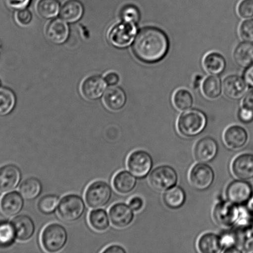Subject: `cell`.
Masks as SVG:
<instances>
[{"label": "cell", "mask_w": 253, "mask_h": 253, "mask_svg": "<svg viewBox=\"0 0 253 253\" xmlns=\"http://www.w3.org/2000/svg\"><path fill=\"white\" fill-rule=\"evenodd\" d=\"M136 32V24L123 22L111 30L109 33V40L114 46L125 48L132 43Z\"/></svg>", "instance_id": "cell-9"}, {"label": "cell", "mask_w": 253, "mask_h": 253, "mask_svg": "<svg viewBox=\"0 0 253 253\" xmlns=\"http://www.w3.org/2000/svg\"><path fill=\"white\" fill-rule=\"evenodd\" d=\"M41 181L36 178L31 177L24 180L20 186L19 191L25 199L32 200L38 197L42 192Z\"/></svg>", "instance_id": "cell-31"}, {"label": "cell", "mask_w": 253, "mask_h": 253, "mask_svg": "<svg viewBox=\"0 0 253 253\" xmlns=\"http://www.w3.org/2000/svg\"><path fill=\"white\" fill-rule=\"evenodd\" d=\"M217 152V143L214 139L210 137L201 139L195 146V158L200 163L210 162L214 160Z\"/></svg>", "instance_id": "cell-16"}, {"label": "cell", "mask_w": 253, "mask_h": 253, "mask_svg": "<svg viewBox=\"0 0 253 253\" xmlns=\"http://www.w3.org/2000/svg\"><path fill=\"white\" fill-rule=\"evenodd\" d=\"M244 80L248 85L253 88V65L247 68L244 73Z\"/></svg>", "instance_id": "cell-45"}, {"label": "cell", "mask_w": 253, "mask_h": 253, "mask_svg": "<svg viewBox=\"0 0 253 253\" xmlns=\"http://www.w3.org/2000/svg\"><path fill=\"white\" fill-rule=\"evenodd\" d=\"M89 222L91 227L96 231L105 232L110 227V217H108L106 211L99 208L90 212Z\"/></svg>", "instance_id": "cell-30"}, {"label": "cell", "mask_w": 253, "mask_h": 253, "mask_svg": "<svg viewBox=\"0 0 253 253\" xmlns=\"http://www.w3.org/2000/svg\"><path fill=\"white\" fill-rule=\"evenodd\" d=\"M37 11L46 19L57 16L59 10V4L57 0H41L37 6Z\"/></svg>", "instance_id": "cell-34"}, {"label": "cell", "mask_w": 253, "mask_h": 253, "mask_svg": "<svg viewBox=\"0 0 253 253\" xmlns=\"http://www.w3.org/2000/svg\"><path fill=\"white\" fill-rule=\"evenodd\" d=\"M137 180L135 175L126 170L116 173L113 180L114 189L120 194L126 195L133 192L136 186Z\"/></svg>", "instance_id": "cell-23"}, {"label": "cell", "mask_w": 253, "mask_h": 253, "mask_svg": "<svg viewBox=\"0 0 253 253\" xmlns=\"http://www.w3.org/2000/svg\"><path fill=\"white\" fill-rule=\"evenodd\" d=\"M240 38L247 42H253V20L243 22L239 29Z\"/></svg>", "instance_id": "cell-39"}, {"label": "cell", "mask_w": 253, "mask_h": 253, "mask_svg": "<svg viewBox=\"0 0 253 253\" xmlns=\"http://www.w3.org/2000/svg\"><path fill=\"white\" fill-rule=\"evenodd\" d=\"M68 235L63 225L51 224L47 225L42 232L41 242L42 248L48 253H56L66 246Z\"/></svg>", "instance_id": "cell-3"}, {"label": "cell", "mask_w": 253, "mask_h": 253, "mask_svg": "<svg viewBox=\"0 0 253 253\" xmlns=\"http://www.w3.org/2000/svg\"><path fill=\"white\" fill-rule=\"evenodd\" d=\"M129 206L134 211H139L144 207V201L140 197H134L129 202Z\"/></svg>", "instance_id": "cell-44"}, {"label": "cell", "mask_w": 253, "mask_h": 253, "mask_svg": "<svg viewBox=\"0 0 253 253\" xmlns=\"http://www.w3.org/2000/svg\"><path fill=\"white\" fill-rule=\"evenodd\" d=\"M238 13L243 18L253 16V0H243L238 6Z\"/></svg>", "instance_id": "cell-40"}, {"label": "cell", "mask_w": 253, "mask_h": 253, "mask_svg": "<svg viewBox=\"0 0 253 253\" xmlns=\"http://www.w3.org/2000/svg\"><path fill=\"white\" fill-rule=\"evenodd\" d=\"M234 57L238 65L247 68L253 65V44L245 42L235 48Z\"/></svg>", "instance_id": "cell-26"}, {"label": "cell", "mask_w": 253, "mask_h": 253, "mask_svg": "<svg viewBox=\"0 0 253 253\" xmlns=\"http://www.w3.org/2000/svg\"><path fill=\"white\" fill-rule=\"evenodd\" d=\"M207 125V119L204 113L197 110H188L178 119V130L186 137H193L202 133Z\"/></svg>", "instance_id": "cell-4"}, {"label": "cell", "mask_w": 253, "mask_h": 253, "mask_svg": "<svg viewBox=\"0 0 253 253\" xmlns=\"http://www.w3.org/2000/svg\"><path fill=\"white\" fill-rule=\"evenodd\" d=\"M69 32L68 25L59 19H54L50 22L46 29L47 37L55 44H61L66 42Z\"/></svg>", "instance_id": "cell-22"}, {"label": "cell", "mask_w": 253, "mask_h": 253, "mask_svg": "<svg viewBox=\"0 0 253 253\" xmlns=\"http://www.w3.org/2000/svg\"><path fill=\"white\" fill-rule=\"evenodd\" d=\"M152 165V157L145 151H135L128 156V169L134 175L138 178L146 177L150 172Z\"/></svg>", "instance_id": "cell-8"}, {"label": "cell", "mask_w": 253, "mask_h": 253, "mask_svg": "<svg viewBox=\"0 0 253 253\" xmlns=\"http://www.w3.org/2000/svg\"><path fill=\"white\" fill-rule=\"evenodd\" d=\"M173 102L177 110L186 111L192 108L193 98L189 91L185 89H180L173 95Z\"/></svg>", "instance_id": "cell-35"}, {"label": "cell", "mask_w": 253, "mask_h": 253, "mask_svg": "<svg viewBox=\"0 0 253 253\" xmlns=\"http://www.w3.org/2000/svg\"><path fill=\"white\" fill-rule=\"evenodd\" d=\"M105 88V81L100 76H93L87 78L82 84L81 93L84 98L94 100L100 98Z\"/></svg>", "instance_id": "cell-20"}, {"label": "cell", "mask_w": 253, "mask_h": 253, "mask_svg": "<svg viewBox=\"0 0 253 253\" xmlns=\"http://www.w3.org/2000/svg\"><path fill=\"white\" fill-rule=\"evenodd\" d=\"M24 202L21 193L12 192L2 196L0 200V211L7 217H14L21 212Z\"/></svg>", "instance_id": "cell-15"}, {"label": "cell", "mask_w": 253, "mask_h": 253, "mask_svg": "<svg viewBox=\"0 0 253 253\" xmlns=\"http://www.w3.org/2000/svg\"><path fill=\"white\" fill-rule=\"evenodd\" d=\"M4 1L7 6L12 8L22 9L28 6L31 0H4Z\"/></svg>", "instance_id": "cell-43"}, {"label": "cell", "mask_w": 253, "mask_h": 253, "mask_svg": "<svg viewBox=\"0 0 253 253\" xmlns=\"http://www.w3.org/2000/svg\"><path fill=\"white\" fill-rule=\"evenodd\" d=\"M84 8L81 2L77 0H71L63 5L60 11V16L64 21L75 22L83 16Z\"/></svg>", "instance_id": "cell-27"}, {"label": "cell", "mask_w": 253, "mask_h": 253, "mask_svg": "<svg viewBox=\"0 0 253 253\" xmlns=\"http://www.w3.org/2000/svg\"><path fill=\"white\" fill-rule=\"evenodd\" d=\"M163 201L168 208L177 210L183 207L186 201V193L183 188L175 187L166 191L163 196Z\"/></svg>", "instance_id": "cell-29"}, {"label": "cell", "mask_w": 253, "mask_h": 253, "mask_svg": "<svg viewBox=\"0 0 253 253\" xmlns=\"http://www.w3.org/2000/svg\"><path fill=\"white\" fill-rule=\"evenodd\" d=\"M86 202L92 209L105 207L112 197V190L107 183L96 181L87 188L85 192Z\"/></svg>", "instance_id": "cell-6"}, {"label": "cell", "mask_w": 253, "mask_h": 253, "mask_svg": "<svg viewBox=\"0 0 253 253\" xmlns=\"http://www.w3.org/2000/svg\"><path fill=\"white\" fill-rule=\"evenodd\" d=\"M109 217L111 224L118 229H124L133 221L135 214L130 206L123 203H116L110 208Z\"/></svg>", "instance_id": "cell-12"}, {"label": "cell", "mask_w": 253, "mask_h": 253, "mask_svg": "<svg viewBox=\"0 0 253 253\" xmlns=\"http://www.w3.org/2000/svg\"><path fill=\"white\" fill-rule=\"evenodd\" d=\"M223 138L228 148L237 150L242 148L247 143L249 135L242 126H232L225 130Z\"/></svg>", "instance_id": "cell-21"}, {"label": "cell", "mask_w": 253, "mask_h": 253, "mask_svg": "<svg viewBox=\"0 0 253 253\" xmlns=\"http://www.w3.org/2000/svg\"><path fill=\"white\" fill-rule=\"evenodd\" d=\"M0 85H1V81H0Z\"/></svg>", "instance_id": "cell-49"}, {"label": "cell", "mask_w": 253, "mask_h": 253, "mask_svg": "<svg viewBox=\"0 0 253 253\" xmlns=\"http://www.w3.org/2000/svg\"><path fill=\"white\" fill-rule=\"evenodd\" d=\"M103 103L106 108L113 111L121 110L126 101L125 93L119 87H111L106 91L103 96Z\"/></svg>", "instance_id": "cell-24"}, {"label": "cell", "mask_w": 253, "mask_h": 253, "mask_svg": "<svg viewBox=\"0 0 253 253\" xmlns=\"http://www.w3.org/2000/svg\"><path fill=\"white\" fill-rule=\"evenodd\" d=\"M32 18L31 12L27 9H19L16 14V19L17 22L22 26L28 25L31 22Z\"/></svg>", "instance_id": "cell-41"}, {"label": "cell", "mask_w": 253, "mask_h": 253, "mask_svg": "<svg viewBox=\"0 0 253 253\" xmlns=\"http://www.w3.org/2000/svg\"><path fill=\"white\" fill-rule=\"evenodd\" d=\"M226 66L225 60L221 54L210 53L206 54L203 60V66L208 73L212 75H219L224 71Z\"/></svg>", "instance_id": "cell-28"}, {"label": "cell", "mask_w": 253, "mask_h": 253, "mask_svg": "<svg viewBox=\"0 0 253 253\" xmlns=\"http://www.w3.org/2000/svg\"><path fill=\"white\" fill-rule=\"evenodd\" d=\"M214 172L210 166L204 163L193 166L190 171L189 180L193 187L200 190L207 189L212 184Z\"/></svg>", "instance_id": "cell-10"}, {"label": "cell", "mask_w": 253, "mask_h": 253, "mask_svg": "<svg viewBox=\"0 0 253 253\" xmlns=\"http://www.w3.org/2000/svg\"><path fill=\"white\" fill-rule=\"evenodd\" d=\"M232 172L235 177L246 180L253 177V155L242 154L237 156L232 164Z\"/></svg>", "instance_id": "cell-17"}, {"label": "cell", "mask_w": 253, "mask_h": 253, "mask_svg": "<svg viewBox=\"0 0 253 253\" xmlns=\"http://www.w3.org/2000/svg\"><path fill=\"white\" fill-rule=\"evenodd\" d=\"M59 204V197L54 195H47L38 202L39 211L44 214H51L55 211Z\"/></svg>", "instance_id": "cell-36"}, {"label": "cell", "mask_w": 253, "mask_h": 253, "mask_svg": "<svg viewBox=\"0 0 253 253\" xmlns=\"http://www.w3.org/2000/svg\"><path fill=\"white\" fill-rule=\"evenodd\" d=\"M222 88L227 98L239 100L247 93L248 86L246 82L241 77L232 75L225 79Z\"/></svg>", "instance_id": "cell-19"}, {"label": "cell", "mask_w": 253, "mask_h": 253, "mask_svg": "<svg viewBox=\"0 0 253 253\" xmlns=\"http://www.w3.org/2000/svg\"><path fill=\"white\" fill-rule=\"evenodd\" d=\"M16 104V96L12 91L0 87V117L8 115L13 110Z\"/></svg>", "instance_id": "cell-32"}, {"label": "cell", "mask_w": 253, "mask_h": 253, "mask_svg": "<svg viewBox=\"0 0 253 253\" xmlns=\"http://www.w3.org/2000/svg\"><path fill=\"white\" fill-rule=\"evenodd\" d=\"M21 172L16 166L7 165L0 168V192L15 189L21 180Z\"/></svg>", "instance_id": "cell-13"}, {"label": "cell", "mask_w": 253, "mask_h": 253, "mask_svg": "<svg viewBox=\"0 0 253 253\" xmlns=\"http://www.w3.org/2000/svg\"><path fill=\"white\" fill-rule=\"evenodd\" d=\"M243 106L253 111V90L250 91L245 96Z\"/></svg>", "instance_id": "cell-46"}, {"label": "cell", "mask_w": 253, "mask_h": 253, "mask_svg": "<svg viewBox=\"0 0 253 253\" xmlns=\"http://www.w3.org/2000/svg\"><path fill=\"white\" fill-rule=\"evenodd\" d=\"M16 239L14 229L11 223H0V246L8 247Z\"/></svg>", "instance_id": "cell-37"}, {"label": "cell", "mask_w": 253, "mask_h": 253, "mask_svg": "<svg viewBox=\"0 0 253 253\" xmlns=\"http://www.w3.org/2000/svg\"><path fill=\"white\" fill-rule=\"evenodd\" d=\"M58 214L64 221H77L85 212L86 205L83 198L77 195H68L64 197L59 202Z\"/></svg>", "instance_id": "cell-5"}, {"label": "cell", "mask_w": 253, "mask_h": 253, "mask_svg": "<svg viewBox=\"0 0 253 253\" xmlns=\"http://www.w3.org/2000/svg\"><path fill=\"white\" fill-rule=\"evenodd\" d=\"M198 249L202 253H218L222 252L220 237L214 233H205L198 241Z\"/></svg>", "instance_id": "cell-25"}, {"label": "cell", "mask_w": 253, "mask_h": 253, "mask_svg": "<svg viewBox=\"0 0 253 253\" xmlns=\"http://www.w3.org/2000/svg\"><path fill=\"white\" fill-rule=\"evenodd\" d=\"M105 81L108 85H115L118 83L119 77L115 73H109L105 76Z\"/></svg>", "instance_id": "cell-48"}, {"label": "cell", "mask_w": 253, "mask_h": 253, "mask_svg": "<svg viewBox=\"0 0 253 253\" xmlns=\"http://www.w3.org/2000/svg\"><path fill=\"white\" fill-rule=\"evenodd\" d=\"M103 253H125L126 250L120 245H113L106 247L102 252Z\"/></svg>", "instance_id": "cell-47"}, {"label": "cell", "mask_w": 253, "mask_h": 253, "mask_svg": "<svg viewBox=\"0 0 253 253\" xmlns=\"http://www.w3.org/2000/svg\"><path fill=\"white\" fill-rule=\"evenodd\" d=\"M121 18L123 22L137 24L140 19V13L137 7L133 5L124 7L121 11Z\"/></svg>", "instance_id": "cell-38"}, {"label": "cell", "mask_w": 253, "mask_h": 253, "mask_svg": "<svg viewBox=\"0 0 253 253\" xmlns=\"http://www.w3.org/2000/svg\"><path fill=\"white\" fill-rule=\"evenodd\" d=\"M11 224L14 229L16 239L19 241H28L34 236L36 226L33 220L28 215H17L12 219Z\"/></svg>", "instance_id": "cell-18"}, {"label": "cell", "mask_w": 253, "mask_h": 253, "mask_svg": "<svg viewBox=\"0 0 253 253\" xmlns=\"http://www.w3.org/2000/svg\"><path fill=\"white\" fill-rule=\"evenodd\" d=\"M238 116L240 121L244 123H250L253 121V111L244 106L240 109Z\"/></svg>", "instance_id": "cell-42"}, {"label": "cell", "mask_w": 253, "mask_h": 253, "mask_svg": "<svg viewBox=\"0 0 253 253\" xmlns=\"http://www.w3.org/2000/svg\"><path fill=\"white\" fill-rule=\"evenodd\" d=\"M149 181L153 189L165 192L177 184L178 175L174 169L170 166H160L151 172Z\"/></svg>", "instance_id": "cell-7"}, {"label": "cell", "mask_w": 253, "mask_h": 253, "mask_svg": "<svg viewBox=\"0 0 253 253\" xmlns=\"http://www.w3.org/2000/svg\"><path fill=\"white\" fill-rule=\"evenodd\" d=\"M213 218L217 224L224 227L246 224L253 220V214L247 207L221 201L213 210Z\"/></svg>", "instance_id": "cell-2"}, {"label": "cell", "mask_w": 253, "mask_h": 253, "mask_svg": "<svg viewBox=\"0 0 253 253\" xmlns=\"http://www.w3.org/2000/svg\"><path fill=\"white\" fill-rule=\"evenodd\" d=\"M169 42L162 30L147 27L141 30L136 37L133 49L141 61L153 63L162 60L168 53Z\"/></svg>", "instance_id": "cell-1"}, {"label": "cell", "mask_w": 253, "mask_h": 253, "mask_svg": "<svg viewBox=\"0 0 253 253\" xmlns=\"http://www.w3.org/2000/svg\"><path fill=\"white\" fill-rule=\"evenodd\" d=\"M234 232L237 247L241 253L253 252V220L237 225Z\"/></svg>", "instance_id": "cell-14"}, {"label": "cell", "mask_w": 253, "mask_h": 253, "mask_svg": "<svg viewBox=\"0 0 253 253\" xmlns=\"http://www.w3.org/2000/svg\"><path fill=\"white\" fill-rule=\"evenodd\" d=\"M222 84L220 79L217 76H209L205 79L202 84V92L205 97L214 99L220 95Z\"/></svg>", "instance_id": "cell-33"}, {"label": "cell", "mask_w": 253, "mask_h": 253, "mask_svg": "<svg viewBox=\"0 0 253 253\" xmlns=\"http://www.w3.org/2000/svg\"><path fill=\"white\" fill-rule=\"evenodd\" d=\"M225 195L228 201L237 205L249 202L253 195V189L249 183L243 180L233 181L227 187Z\"/></svg>", "instance_id": "cell-11"}]
</instances>
